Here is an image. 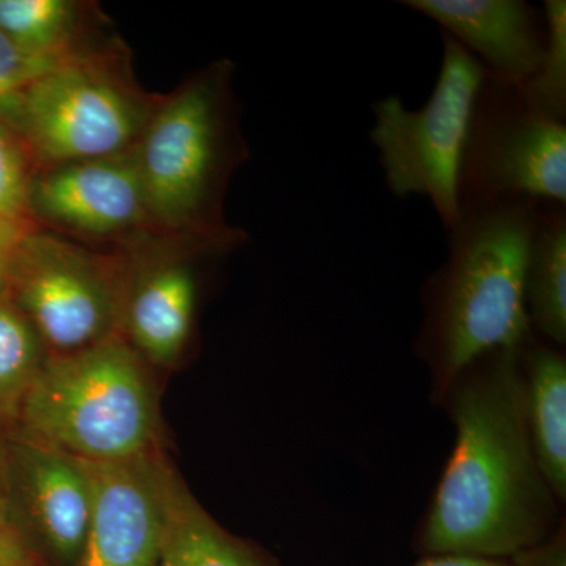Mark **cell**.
I'll return each instance as SVG.
<instances>
[{"label": "cell", "instance_id": "cell-1", "mask_svg": "<svg viewBox=\"0 0 566 566\" xmlns=\"http://www.w3.org/2000/svg\"><path fill=\"white\" fill-rule=\"evenodd\" d=\"M517 352L476 357L434 403L452 420L455 444L416 532L422 556L510 560L565 521L528 439Z\"/></svg>", "mask_w": 566, "mask_h": 566}, {"label": "cell", "instance_id": "cell-2", "mask_svg": "<svg viewBox=\"0 0 566 566\" xmlns=\"http://www.w3.org/2000/svg\"><path fill=\"white\" fill-rule=\"evenodd\" d=\"M543 205L504 200L469 208L447 232L446 260L420 290L422 323L412 345L430 374L433 403L476 357L520 348L535 334L524 266Z\"/></svg>", "mask_w": 566, "mask_h": 566}, {"label": "cell", "instance_id": "cell-3", "mask_svg": "<svg viewBox=\"0 0 566 566\" xmlns=\"http://www.w3.org/2000/svg\"><path fill=\"white\" fill-rule=\"evenodd\" d=\"M234 65L222 59L161 96L136 145L148 218L156 230L238 237L223 197L248 159L233 91Z\"/></svg>", "mask_w": 566, "mask_h": 566}, {"label": "cell", "instance_id": "cell-4", "mask_svg": "<svg viewBox=\"0 0 566 566\" xmlns=\"http://www.w3.org/2000/svg\"><path fill=\"white\" fill-rule=\"evenodd\" d=\"M28 441L87 463L155 452L158 411L144 359L123 335L50 354L20 401Z\"/></svg>", "mask_w": 566, "mask_h": 566}, {"label": "cell", "instance_id": "cell-5", "mask_svg": "<svg viewBox=\"0 0 566 566\" xmlns=\"http://www.w3.org/2000/svg\"><path fill=\"white\" fill-rule=\"evenodd\" d=\"M163 95L134 80L117 44L44 71L0 98L36 170L132 150Z\"/></svg>", "mask_w": 566, "mask_h": 566}, {"label": "cell", "instance_id": "cell-6", "mask_svg": "<svg viewBox=\"0 0 566 566\" xmlns=\"http://www.w3.org/2000/svg\"><path fill=\"white\" fill-rule=\"evenodd\" d=\"M485 74L474 55L442 32L441 69L428 102L409 109L400 96L390 95L371 106L370 140L387 189L397 199H428L446 233L460 219L458 170Z\"/></svg>", "mask_w": 566, "mask_h": 566}, {"label": "cell", "instance_id": "cell-7", "mask_svg": "<svg viewBox=\"0 0 566 566\" xmlns=\"http://www.w3.org/2000/svg\"><path fill=\"white\" fill-rule=\"evenodd\" d=\"M457 189L460 212L504 200L566 205V122L539 111L520 84L486 73Z\"/></svg>", "mask_w": 566, "mask_h": 566}, {"label": "cell", "instance_id": "cell-8", "mask_svg": "<svg viewBox=\"0 0 566 566\" xmlns=\"http://www.w3.org/2000/svg\"><path fill=\"white\" fill-rule=\"evenodd\" d=\"M14 307L48 354H71L122 335L120 252H96L35 227L7 277Z\"/></svg>", "mask_w": 566, "mask_h": 566}, {"label": "cell", "instance_id": "cell-9", "mask_svg": "<svg viewBox=\"0 0 566 566\" xmlns=\"http://www.w3.org/2000/svg\"><path fill=\"white\" fill-rule=\"evenodd\" d=\"M238 237L145 230L118 245L123 263L122 335L145 364L180 360L196 326L202 263L244 243Z\"/></svg>", "mask_w": 566, "mask_h": 566}, {"label": "cell", "instance_id": "cell-10", "mask_svg": "<svg viewBox=\"0 0 566 566\" xmlns=\"http://www.w3.org/2000/svg\"><path fill=\"white\" fill-rule=\"evenodd\" d=\"M29 210L36 227L77 243L118 248L136 234L155 229L145 205L136 147L36 170Z\"/></svg>", "mask_w": 566, "mask_h": 566}, {"label": "cell", "instance_id": "cell-11", "mask_svg": "<svg viewBox=\"0 0 566 566\" xmlns=\"http://www.w3.org/2000/svg\"><path fill=\"white\" fill-rule=\"evenodd\" d=\"M92 517L80 565L156 566L164 528V475L155 457L87 463Z\"/></svg>", "mask_w": 566, "mask_h": 566}, {"label": "cell", "instance_id": "cell-12", "mask_svg": "<svg viewBox=\"0 0 566 566\" xmlns=\"http://www.w3.org/2000/svg\"><path fill=\"white\" fill-rule=\"evenodd\" d=\"M401 6L441 25L486 73L526 84L546 51L542 9L526 0H401Z\"/></svg>", "mask_w": 566, "mask_h": 566}, {"label": "cell", "instance_id": "cell-13", "mask_svg": "<svg viewBox=\"0 0 566 566\" xmlns=\"http://www.w3.org/2000/svg\"><path fill=\"white\" fill-rule=\"evenodd\" d=\"M21 486L44 545L66 566L80 565L92 517L84 461L28 441L20 447Z\"/></svg>", "mask_w": 566, "mask_h": 566}, {"label": "cell", "instance_id": "cell-14", "mask_svg": "<svg viewBox=\"0 0 566 566\" xmlns=\"http://www.w3.org/2000/svg\"><path fill=\"white\" fill-rule=\"evenodd\" d=\"M524 422L536 463L560 504L566 502V357L532 335L520 346Z\"/></svg>", "mask_w": 566, "mask_h": 566}, {"label": "cell", "instance_id": "cell-15", "mask_svg": "<svg viewBox=\"0 0 566 566\" xmlns=\"http://www.w3.org/2000/svg\"><path fill=\"white\" fill-rule=\"evenodd\" d=\"M103 24V14L92 3L0 0V31L50 69L115 46V41H99Z\"/></svg>", "mask_w": 566, "mask_h": 566}, {"label": "cell", "instance_id": "cell-16", "mask_svg": "<svg viewBox=\"0 0 566 566\" xmlns=\"http://www.w3.org/2000/svg\"><path fill=\"white\" fill-rule=\"evenodd\" d=\"M156 566H270L253 547L223 531L166 469L164 528Z\"/></svg>", "mask_w": 566, "mask_h": 566}, {"label": "cell", "instance_id": "cell-17", "mask_svg": "<svg viewBox=\"0 0 566 566\" xmlns=\"http://www.w3.org/2000/svg\"><path fill=\"white\" fill-rule=\"evenodd\" d=\"M524 300L532 331L566 345V205H543L528 241Z\"/></svg>", "mask_w": 566, "mask_h": 566}, {"label": "cell", "instance_id": "cell-18", "mask_svg": "<svg viewBox=\"0 0 566 566\" xmlns=\"http://www.w3.org/2000/svg\"><path fill=\"white\" fill-rule=\"evenodd\" d=\"M48 356L28 319L0 293V405L20 403Z\"/></svg>", "mask_w": 566, "mask_h": 566}, {"label": "cell", "instance_id": "cell-19", "mask_svg": "<svg viewBox=\"0 0 566 566\" xmlns=\"http://www.w3.org/2000/svg\"><path fill=\"white\" fill-rule=\"evenodd\" d=\"M546 51L535 76L521 85L531 102L556 120L566 122V2L546 0Z\"/></svg>", "mask_w": 566, "mask_h": 566}, {"label": "cell", "instance_id": "cell-20", "mask_svg": "<svg viewBox=\"0 0 566 566\" xmlns=\"http://www.w3.org/2000/svg\"><path fill=\"white\" fill-rule=\"evenodd\" d=\"M35 163L9 123L0 118V214L32 222L29 193Z\"/></svg>", "mask_w": 566, "mask_h": 566}, {"label": "cell", "instance_id": "cell-21", "mask_svg": "<svg viewBox=\"0 0 566 566\" xmlns=\"http://www.w3.org/2000/svg\"><path fill=\"white\" fill-rule=\"evenodd\" d=\"M48 70H51L50 66L33 61L0 31V98L18 91Z\"/></svg>", "mask_w": 566, "mask_h": 566}, {"label": "cell", "instance_id": "cell-22", "mask_svg": "<svg viewBox=\"0 0 566 566\" xmlns=\"http://www.w3.org/2000/svg\"><path fill=\"white\" fill-rule=\"evenodd\" d=\"M510 564L513 566H566L565 521L546 539L515 554L510 558Z\"/></svg>", "mask_w": 566, "mask_h": 566}, {"label": "cell", "instance_id": "cell-23", "mask_svg": "<svg viewBox=\"0 0 566 566\" xmlns=\"http://www.w3.org/2000/svg\"><path fill=\"white\" fill-rule=\"evenodd\" d=\"M35 227V223L17 221L0 214V293L6 292L11 263L20 251L22 241Z\"/></svg>", "mask_w": 566, "mask_h": 566}, {"label": "cell", "instance_id": "cell-24", "mask_svg": "<svg viewBox=\"0 0 566 566\" xmlns=\"http://www.w3.org/2000/svg\"><path fill=\"white\" fill-rule=\"evenodd\" d=\"M31 547L17 528L7 526L0 531V566H33Z\"/></svg>", "mask_w": 566, "mask_h": 566}, {"label": "cell", "instance_id": "cell-25", "mask_svg": "<svg viewBox=\"0 0 566 566\" xmlns=\"http://www.w3.org/2000/svg\"><path fill=\"white\" fill-rule=\"evenodd\" d=\"M416 566H513L510 560L501 558H485L460 556V554H436V556H423Z\"/></svg>", "mask_w": 566, "mask_h": 566}, {"label": "cell", "instance_id": "cell-26", "mask_svg": "<svg viewBox=\"0 0 566 566\" xmlns=\"http://www.w3.org/2000/svg\"><path fill=\"white\" fill-rule=\"evenodd\" d=\"M7 526H10V524L7 523L6 502H3L2 494V480H0V531H2V528Z\"/></svg>", "mask_w": 566, "mask_h": 566}]
</instances>
